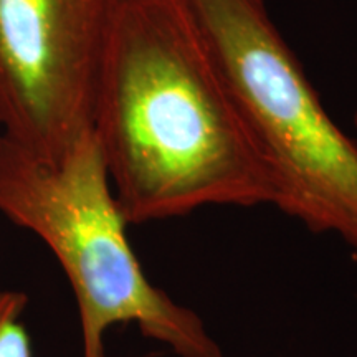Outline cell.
I'll use <instances>...</instances> for the list:
<instances>
[{
    "instance_id": "6da1fadb",
    "label": "cell",
    "mask_w": 357,
    "mask_h": 357,
    "mask_svg": "<svg viewBox=\"0 0 357 357\" xmlns=\"http://www.w3.org/2000/svg\"><path fill=\"white\" fill-rule=\"evenodd\" d=\"M93 134L128 225L212 205H273V187L184 0H119Z\"/></svg>"
},
{
    "instance_id": "7a4b0ae2",
    "label": "cell",
    "mask_w": 357,
    "mask_h": 357,
    "mask_svg": "<svg viewBox=\"0 0 357 357\" xmlns=\"http://www.w3.org/2000/svg\"><path fill=\"white\" fill-rule=\"evenodd\" d=\"M0 213L52 250L75 293L82 357H106V334L136 324L177 357H223L190 307L154 287L128 240L95 134L58 159L0 136Z\"/></svg>"
},
{
    "instance_id": "3957f363",
    "label": "cell",
    "mask_w": 357,
    "mask_h": 357,
    "mask_svg": "<svg viewBox=\"0 0 357 357\" xmlns=\"http://www.w3.org/2000/svg\"><path fill=\"white\" fill-rule=\"evenodd\" d=\"M273 187V205L357 250V142L334 123L266 0H184Z\"/></svg>"
},
{
    "instance_id": "277c9868",
    "label": "cell",
    "mask_w": 357,
    "mask_h": 357,
    "mask_svg": "<svg viewBox=\"0 0 357 357\" xmlns=\"http://www.w3.org/2000/svg\"><path fill=\"white\" fill-rule=\"evenodd\" d=\"M119 0H0V136L43 159L93 131Z\"/></svg>"
},
{
    "instance_id": "5b68a950",
    "label": "cell",
    "mask_w": 357,
    "mask_h": 357,
    "mask_svg": "<svg viewBox=\"0 0 357 357\" xmlns=\"http://www.w3.org/2000/svg\"><path fill=\"white\" fill-rule=\"evenodd\" d=\"M29 296L17 289H0V357H33L32 342L22 316Z\"/></svg>"
},
{
    "instance_id": "8992f818",
    "label": "cell",
    "mask_w": 357,
    "mask_h": 357,
    "mask_svg": "<svg viewBox=\"0 0 357 357\" xmlns=\"http://www.w3.org/2000/svg\"><path fill=\"white\" fill-rule=\"evenodd\" d=\"M354 124H356V128H357V111H356V114H354Z\"/></svg>"
}]
</instances>
